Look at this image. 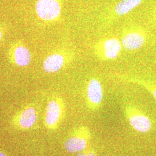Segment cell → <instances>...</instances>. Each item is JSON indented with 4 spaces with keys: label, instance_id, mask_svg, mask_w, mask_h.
<instances>
[{
    "label": "cell",
    "instance_id": "1",
    "mask_svg": "<svg viewBox=\"0 0 156 156\" xmlns=\"http://www.w3.org/2000/svg\"><path fill=\"white\" fill-rule=\"evenodd\" d=\"M93 48L95 56L103 62L116 59L123 49L121 41L114 37L100 39L95 44Z\"/></svg>",
    "mask_w": 156,
    "mask_h": 156
},
{
    "label": "cell",
    "instance_id": "10",
    "mask_svg": "<svg viewBox=\"0 0 156 156\" xmlns=\"http://www.w3.org/2000/svg\"><path fill=\"white\" fill-rule=\"evenodd\" d=\"M143 0H121L115 8V12L119 16H123L140 5Z\"/></svg>",
    "mask_w": 156,
    "mask_h": 156
},
{
    "label": "cell",
    "instance_id": "8",
    "mask_svg": "<svg viewBox=\"0 0 156 156\" xmlns=\"http://www.w3.org/2000/svg\"><path fill=\"white\" fill-rule=\"evenodd\" d=\"M65 62V57L62 54L53 53L45 58L43 64V67L46 73H57L64 66Z\"/></svg>",
    "mask_w": 156,
    "mask_h": 156
},
{
    "label": "cell",
    "instance_id": "15",
    "mask_svg": "<svg viewBox=\"0 0 156 156\" xmlns=\"http://www.w3.org/2000/svg\"><path fill=\"white\" fill-rule=\"evenodd\" d=\"M0 156H6L5 154H4L3 153H2L1 151H0Z\"/></svg>",
    "mask_w": 156,
    "mask_h": 156
},
{
    "label": "cell",
    "instance_id": "9",
    "mask_svg": "<svg viewBox=\"0 0 156 156\" xmlns=\"http://www.w3.org/2000/svg\"><path fill=\"white\" fill-rule=\"evenodd\" d=\"M37 115L35 109L33 108H28L20 113L18 118V124L22 128L31 127L37 121Z\"/></svg>",
    "mask_w": 156,
    "mask_h": 156
},
{
    "label": "cell",
    "instance_id": "13",
    "mask_svg": "<svg viewBox=\"0 0 156 156\" xmlns=\"http://www.w3.org/2000/svg\"><path fill=\"white\" fill-rule=\"evenodd\" d=\"M97 153L94 148L93 147H88L86 150V154L85 156H96Z\"/></svg>",
    "mask_w": 156,
    "mask_h": 156
},
{
    "label": "cell",
    "instance_id": "2",
    "mask_svg": "<svg viewBox=\"0 0 156 156\" xmlns=\"http://www.w3.org/2000/svg\"><path fill=\"white\" fill-rule=\"evenodd\" d=\"M124 112L129 126L140 133H147L151 131L152 123L150 118L136 106L131 103L126 104Z\"/></svg>",
    "mask_w": 156,
    "mask_h": 156
},
{
    "label": "cell",
    "instance_id": "6",
    "mask_svg": "<svg viewBox=\"0 0 156 156\" xmlns=\"http://www.w3.org/2000/svg\"><path fill=\"white\" fill-rule=\"evenodd\" d=\"M64 115V105L60 99H52L48 102L45 113V123L50 129H56L61 122Z\"/></svg>",
    "mask_w": 156,
    "mask_h": 156
},
{
    "label": "cell",
    "instance_id": "12",
    "mask_svg": "<svg viewBox=\"0 0 156 156\" xmlns=\"http://www.w3.org/2000/svg\"><path fill=\"white\" fill-rule=\"evenodd\" d=\"M122 78H123L124 80H126L128 82L140 84V86H143L144 87H145L146 89L151 93V94L153 95L156 102V86L148 82H146L144 80L138 79V78H132V77L126 76H123Z\"/></svg>",
    "mask_w": 156,
    "mask_h": 156
},
{
    "label": "cell",
    "instance_id": "3",
    "mask_svg": "<svg viewBox=\"0 0 156 156\" xmlns=\"http://www.w3.org/2000/svg\"><path fill=\"white\" fill-rule=\"evenodd\" d=\"M91 135L89 128L81 126L75 128L64 142V148L69 153H79L89 147Z\"/></svg>",
    "mask_w": 156,
    "mask_h": 156
},
{
    "label": "cell",
    "instance_id": "4",
    "mask_svg": "<svg viewBox=\"0 0 156 156\" xmlns=\"http://www.w3.org/2000/svg\"><path fill=\"white\" fill-rule=\"evenodd\" d=\"M147 38V34L144 29L137 26H130L123 30L120 41L124 49L135 51L146 44Z\"/></svg>",
    "mask_w": 156,
    "mask_h": 156
},
{
    "label": "cell",
    "instance_id": "7",
    "mask_svg": "<svg viewBox=\"0 0 156 156\" xmlns=\"http://www.w3.org/2000/svg\"><path fill=\"white\" fill-rule=\"evenodd\" d=\"M36 11L42 19L51 21L57 19L61 13V6L57 0H38Z\"/></svg>",
    "mask_w": 156,
    "mask_h": 156
},
{
    "label": "cell",
    "instance_id": "16",
    "mask_svg": "<svg viewBox=\"0 0 156 156\" xmlns=\"http://www.w3.org/2000/svg\"><path fill=\"white\" fill-rule=\"evenodd\" d=\"M1 32L0 31V39H1Z\"/></svg>",
    "mask_w": 156,
    "mask_h": 156
},
{
    "label": "cell",
    "instance_id": "11",
    "mask_svg": "<svg viewBox=\"0 0 156 156\" xmlns=\"http://www.w3.org/2000/svg\"><path fill=\"white\" fill-rule=\"evenodd\" d=\"M15 60L19 66H26L31 61V55L25 47L19 46L15 51Z\"/></svg>",
    "mask_w": 156,
    "mask_h": 156
},
{
    "label": "cell",
    "instance_id": "14",
    "mask_svg": "<svg viewBox=\"0 0 156 156\" xmlns=\"http://www.w3.org/2000/svg\"><path fill=\"white\" fill-rule=\"evenodd\" d=\"M85 154H86V150L82 151V152L78 153V154L76 156H85Z\"/></svg>",
    "mask_w": 156,
    "mask_h": 156
},
{
    "label": "cell",
    "instance_id": "5",
    "mask_svg": "<svg viewBox=\"0 0 156 156\" xmlns=\"http://www.w3.org/2000/svg\"><path fill=\"white\" fill-rule=\"evenodd\" d=\"M87 106L90 110L95 111L100 108L104 100V89L97 78L90 79L86 87Z\"/></svg>",
    "mask_w": 156,
    "mask_h": 156
}]
</instances>
